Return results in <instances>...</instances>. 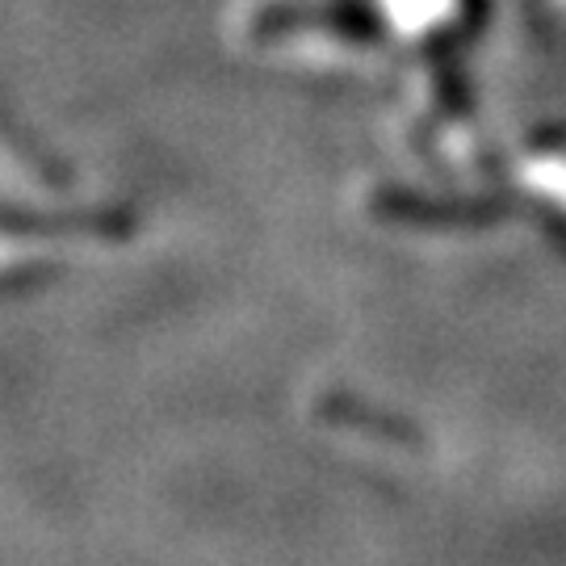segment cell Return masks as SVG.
I'll return each mask as SVG.
<instances>
[{
    "instance_id": "cell-1",
    "label": "cell",
    "mask_w": 566,
    "mask_h": 566,
    "mask_svg": "<svg viewBox=\"0 0 566 566\" xmlns=\"http://www.w3.org/2000/svg\"><path fill=\"white\" fill-rule=\"evenodd\" d=\"M0 143H4L9 151H13V164H18V168H25L30 177H39V181H55V185L63 181V168H60V164L46 160V156H42L39 147H34V143L21 135L13 122L0 118Z\"/></svg>"
}]
</instances>
